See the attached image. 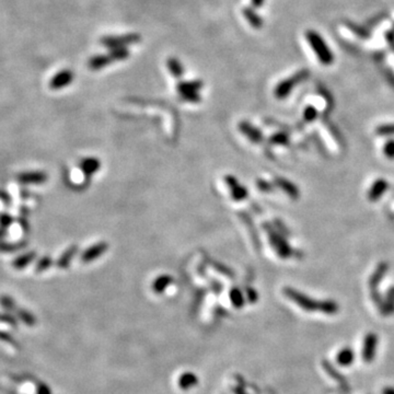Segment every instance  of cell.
Here are the masks:
<instances>
[{
    "instance_id": "obj_30",
    "label": "cell",
    "mask_w": 394,
    "mask_h": 394,
    "mask_svg": "<svg viewBox=\"0 0 394 394\" xmlns=\"http://www.w3.org/2000/svg\"><path fill=\"white\" fill-rule=\"evenodd\" d=\"M231 300L233 302V305L235 307H238V308H241L242 305H243V302H244V300H243L242 294L238 290H234V291L231 292Z\"/></svg>"
},
{
    "instance_id": "obj_11",
    "label": "cell",
    "mask_w": 394,
    "mask_h": 394,
    "mask_svg": "<svg viewBox=\"0 0 394 394\" xmlns=\"http://www.w3.org/2000/svg\"><path fill=\"white\" fill-rule=\"evenodd\" d=\"M28 243L25 241H18V242H7L0 241V253H13L18 252L20 250L26 248Z\"/></svg>"
},
{
    "instance_id": "obj_37",
    "label": "cell",
    "mask_w": 394,
    "mask_h": 394,
    "mask_svg": "<svg viewBox=\"0 0 394 394\" xmlns=\"http://www.w3.org/2000/svg\"><path fill=\"white\" fill-rule=\"evenodd\" d=\"M7 235H8V229L0 227V241H3Z\"/></svg>"
},
{
    "instance_id": "obj_36",
    "label": "cell",
    "mask_w": 394,
    "mask_h": 394,
    "mask_svg": "<svg viewBox=\"0 0 394 394\" xmlns=\"http://www.w3.org/2000/svg\"><path fill=\"white\" fill-rule=\"evenodd\" d=\"M274 140H276V142H277V143H285L286 140H287V138H286L285 135L278 134V135H276L274 137Z\"/></svg>"
},
{
    "instance_id": "obj_14",
    "label": "cell",
    "mask_w": 394,
    "mask_h": 394,
    "mask_svg": "<svg viewBox=\"0 0 394 394\" xmlns=\"http://www.w3.org/2000/svg\"><path fill=\"white\" fill-rule=\"evenodd\" d=\"M354 359H355V354L352 351V348H343V350L339 351L336 357L338 365L343 367L352 365L354 363Z\"/></svg>"
},
{
    "instance_id": "obj_6",
    "label": "cell",
    "mask_w": 394,
    "mask_h": 394,
    "mask_svg": "<svg viewBox=\"0 0 394 394\" xmlns=\"http://www.w3.org/2000/svg\"><path fill=\"white\" fill-rule=\"evenodd\" d=\"M35 259H36V252L30 251V252H26V253L19 255V256H17V258L13 259L11 265L13 268H16V269H23L26 266H29Z\"/></svg>"
},
{
    "instance_id": "obj_20",
    "label": "cell",
    "mask_w": 394,
    "mask_h": 394,
    "mask_svg": "<svg viewBox=\"0 0 394 394\" xmlns=\"http://www.w3.org/2000/svg\"><path fill=\"white\" fill-rule=\"evenodd\" d=\"M75 252H76V248H70L68 249L67 251H66L61 258H59L58 262H57V266L61 267V268H66L68 265L69 263L71 261V259L74 258L75 255Z\"/></svg>"
},
{
    "instance_id": "obj_27",
    "label": "cell",
    "mask_w": 394,
    "mask_h": 394,
    "mask_svg": "<svg viewBox=\"0 0 394 394\" xmlns=\"http://www.w3.org/2000/svg\"><path fill=\"white\" fill-rule=\"evenodd\" d=\"M376 133L380 136H391L394 135V124H384L377 128Z\"/></svg>"
},
{
    "instance_id": "obj_18",
    "label": "cell",
    "mask_w": 394,
    "mask_h": 394,
    "mask_svg": "<svg viewBox=\"0 0 394 394\" xmlns=\"http://www.w3.org/2000/svg\"><path fill=\"white\" fill-rule=\"evenodd\" d=\"M277 182L279 184V186L285 190V192L292 197V199H297V197H299V189L296 187L292 183L288 182L284 179H277Z\"/></svg>"
},
{
    "instance_id": "obj_19",
    "label": "cell",
    "mask_w": 394,
    "mask_h": 394,
    "mask_svg": "<svg viewBox=\"0 0 394 394\" xmlns=\"http://www.w3.org/2000/svg\"><path fill=\"white\" fill-rule=\"evenodd\" d=\"M105 249H107V245L104 247V244H98L96 247L91 248L89 251L84 252V254L82 256V261L87 262V261H91V260L97 258V256L100 255V253H102Z\"/></svg>"
},
{
    "instance_id": "obj_31",
    "label": "cell",
    "mask_w": 394,
    "mask_h": 394,
    "mask_svg": "<svg viewBox=\"0 0 394 394\" xmlns=\"http://www.w3.org/2000/svg\"><path fill=\"white\" fill-rule=\"evenodd\" d=\"M0 201H2L6 206H11L12 205V197L11 195L7 192L5 189L0 188Z\"/></svg>"
},
{
    "instance_id": "obj_3",
    "label": "cell",
    "mask_w": 394,
    "mask_h": 394,
    "mask_svg": "<svg viewBox=\"0 0 394 394\" xmlns=\"http://www.w3.org/2000/svg\"><path fill=\"white\" fill-rule=\"evenodd\" d=\"M310 76V71L309 69H301L296 72L292 76L282 80L277 84V87L275 89V95L277 98H286L289 94L291 93V91L297 84H300Z\"/></svg>"
},
{
    "instance_id": "obj_10",
    "label": "cell",
    "mask_w": 394,
    "mask_h": 394,
    "mask_svg": "<svg viewBox=\"0 0 394 394\" xmlns=\"http://www.w3.org/2000/svg\"><path fill=\"white\" fill-rule=\"evenodd\" d=\"M243 15H244L247 21L250 23V25L254 29H261L263 25V20L262 18L256 13V11L253 8H244L243 9Z\"/></svg>"
},
{
    "instance_id": "obj_16",
    "label": "cell",
    "mask_w": 394,
    "mask_h": 394,
    "mask_svg": "<svg viewBox=\"0 0 394 394\" xmlns=\"http://www.w3.org/2000/svg\"><path fill=\"white\" fill-rule=\"evenodd\" d=\"M71 79H72V76H71L70 72H68V71L62 72V74H59L54 79V80H53L52 87L54 89L63 88V87H65V85H67L69 82H71Z\"/></svg>"
},
{
    "instance_id": "obj_24",
    "label": "cell",
    "mask_w": 394,
    "mask_h": 394,
    "mask_svg": "<svg viewBox=\"0 0 394 394\" xmlns=\"http://www.w3.org/2000/svg\"><path fill=\"white\" fill-rule=\"evenodd\" d=\"M0 322L9 324L12 327H18V318L8 311L0 313Z\"/></svg>"
},
{
    "instance_id": "obj_29",
    "label": "cell",
    "mask_w": 394,
    "mask_h": 394,
    "mask_svg": "<svg viewBox=\"0 0 394 394\" xmlns=\"http://www.w3.org/2000/svg\"><path fill=\"white\" fill-rule=\"evenodd\" d=\"M317 115H318V111H317V109L313 108V107H308V108L305 110V114H304V116H305V120H306L307 122H311V121H313L314 118L317 117Z\"/></svg>"
},
{
    "instance_id": "obj_13",
    "label": "cell",
    "mask_w": 394,
    "mask_h": 394,
    "mask_svg": "<svg viewBox=\"0 0 394 394\" xmlns=\"http://www.w3.org/2000/svg\"><path fill=\"white\" fill-rule=\"evenodd\" d=\"M16 317L28 326H34L36 324L35 315L31 313L29 310H26V309L18 308L16 310Z\"/></svg>"
},
{
    "instance_id": "obj_21",
    "label": "cell",
    "mask_w": 394,
    "mask_h": 394,
    "mask_svg": "<svg viewBox=\"0 0 394 394\" xmlns=\"http://www.w3.org/2000/svg\"><path fill=\"white\" fill-rule=\"evenodd\" d=\"M241 129L243 130V133L247 134L250 138H251V139H252L253 141H259V140L261 139V134H260V131H259L258 129H256V128H254L253 126H251V125H250V124H248V123H242V125H241Z\"/></svg>"
},
{
    "instance_id": "obj_33",
    "label": "cell",
    "mask_w": 394,
    "mask_h": 394,
    "mask_svg": "<svg viewBox=\"0 0 394 394\" xmlns=\"http://www.w3.org/2000/svg\"><path fill=\"white\" fill-rule=\"evenodd\" d=\"M0 339H3V340H5V341H7V343H10V344L15 345V346H18L17 343H16L15 338H13L9 333H6V332H4V331H0Z\"/></svg>"
},
{
    "instance_id": "obj_39",
    "label": "cell",
    "mask_w": 394,
    "mask_h": 394,
    "mask_svg": "<svg viewBox=\"0 0 394 394\" xmlns=\"http://www.w3.org/2000/svg\"><path fill=\"white\" fill-rule=\"evenodd\" d=\"M382 394H394V387H385L382 391Z\"/></svg>"
},
{
    "instance_id": "obj_38",
    "label": "cell",
    "mask_w": 394,
    "mask_h": 394,
    "mask_svg": "<svg viewBox=\"0 0 394 394\" xmlns=\"http://www.w3.org/2000/svg\"><path fill=\"white\" fill-rule=\"evenodd\" d=\"M265 0H252V6L254 8H260L263 5H264Z\"/></svg>"
},
{
    "instance_id": "obj_17",
    "label": "cell",
    "mask_w": 394,
    "mask_h": 394,
    "mask_svg": "<svg viewBox=\"0 0 394 394\" xmlns=\"http://www.w3.org/2000/svg\"><path fill=\"white\" fill-rule=\"evenodd\" d=\"M0 306L5 311L8 312H16L18 309L15 299H13L9 294H2L0 296Z\"/></svg>"
},
{
    "instance_id": "obj_26",
    "label": "cell",
    "mask_w": 394,
    "mask_h": 394,
    "mask_svg": "<svg viewBox=\"0 0 394 394\" xmlns=\"http://www.w3.org/2000/svg\"><path fill=\"white\" fill-rule=\"evenodd\" d=\"M52 264H53V260L50 258V256H43V258L39 259L36 263L35 272L42 273L45 271V269H47Z\"/></svg>"
},
{
    "instance_id": "obj_7",
    "label": "cell",
    "mask_w": 394,
    "mask_h": 394,
    "mask_svg": "<svg viewBox=\"0 0 394 394\" xmlns=\"http://www.w3.org/2000/svg\"><path fill=\"white\" fill-rule=\"evenodd\" d=\"M271 239L274 243L275 249L277 250V252L281 258H288V256L291 255V249L287 244V242L285 240H282L279 235L271 233Z\"/></svg>"
},
{
    "instance_id": "obj_15",
    "label": "cell",
    "mask_w": 394,
    "mask_h": 394,
    "mask_svg": "<svg viewBox=\"0 0 394 394\" xmlns=\"http://www.w3.org/2000/svg\"><path fill=\"white\" fill-rule=\"evenodd\" d=\"M386 271H387V265L384 264V263L379 265L377 271L374 272V274L371 276V279H370V287H371L372 290H374V288H376L380 284V281H381V279H382Z\"/></svg>"
},
{
    "instance_id": "obj_4",
    "label": "cell",
    "mask_w": 394,
    "mask_h": 394,
    "mask_svg": "<svg viewBox=\"0 0 394 394\" xmlns=\"http://www.w3.org/2000/svg\"><path fill=\"white\" fill-rule=\"evenodd\" d=\"M16 179L23 185H29V184L38 185V184H43L47 181V174L43 171H24V172L17 174Z\"/></svg>"
},
{
    "instance_id": "obj_9",
    "label": "cell",
    "mask_w": 394,
    "mask_h": 394,
    "mask_svg": "<svg viewBox=\"0 0 394 394\" xmlns=\"http://www.w3.org/2000/svg\"><path fill=\"white\" fill-rule=\"evenodd\" d=\"M386 188H387V182L386 181H384L382 179L376 181L373 183V185L371 186V188L369 190L368 199H369L371 202L380 199L381 195L384 193V190H386Z\"/></svg>"
},
{
    "instance_id": "obj_12",
    "label": "cell",
    "mask_w": 394,
    "mask_h": 394,
    "mask_svg": "<svg viewBox=\"0 0 394 394\" xmlns=\"http://www.w3.org/2000/svg\"><path fill=\"white\" fill-rule=\"evenodd\" d=\"M197 382H199V379H197L196 374H194L193 372L183 373L179 379V385L182 390L192 389V387L197 384Z\"/></svg>"
},
{
    "instance_id": "obj_34",
    "label": "cell",
    "mask_w": 394,
    "mask_h": 394,
    "mask_svg": "<svg viewBox=\"0 0 394 394\" xmlns=\"http://www.w3.org/2000/svg\"><path fill=\"white\" fill-rule=\"evenodd\" d=\"M168 284H169V280H166V277L160 279V280H158L155 285V290L160 292L163 290V288L166 287Z\"/></svg>"
},
{
    "instance_id": "obj_28",
    "label": "cell",
    "mask_w": 394,
    "mask_h": 394,
    "mask_svg": "<svg viewBox=\"0 0 394 394\" xmlns=\"http://www.w3.org/2000/svg\"><path fill=\"white\" fill-rule=\"evenodd\" d=\"M13 221H15V219H13V217L11 215L7 213L0 214V227L8 229L12 225Z\"/></svg>"
},
{
    "instance_id": "obj_5",
    "label": "cell",
    "mask_w": 394,
    "mask_h": 394,
    "mask_svg": "<svg viewBox=\"0 0 394 394\" xmlns=\"http://www.w3.org/2000/svg\"><path fill=\"white\" fill-rule=\"evenodd\" d=\"M378 346V336L374 333L367 334L363 347V358L365 363H371L376 356Z\"/></svg>"
},
{
    "instance_id": "obj_25",
    "label": "cell",
    "mask_w": 394,
    "mask_h": 394,
    "mask_svg": "<svg viewBox=\"0 0 394 394\" xmlns=\"http://www.w3.org/2000/svg\"><path fill=\"white\" fill-rule=\"evenodd\" d=\"M110 58L105 57V56H95L91 59L90 62V67L93 69H100L103 68L104 66L109 65Z\"/></svg>"
},
{
    "instance_id": "obj_23",
    "label": "cell",
    "mask_w": 394,
    "mask_h": 394,
    "mask_svg": "<svg viewBox=\"0 0 394 394\" xmlns=\"http://www.w3.org/2000/svg\"><path fill=\"white\" fill-rule=\"evenodd\" d=\"M168 66H169L170 72L173 76H175V77L182 76V74H183V66H182V64L179 61H177V59H175V58L169 59Z\"/></svg>"
},
{
    "instance_id": "obj_1",
    "label": "cell",
    "mask_w": 394,
    "mask_h": 394,
    "mask_svg": "<svg viewBox=\"0 0 394 394\" xmlns=\"http://www.w3.org/2000/svg\"><path fill=\"white\" fill-rule=\"evenodd\" d=\"M284 293L286 294V297L288 299H290L296 305H298L301 309H304V310L309 312L319 311L326 314H335L339 310V307L335 301L314 300L300 291L294 290L293 288L286 287L284 289Z\"/></svg>"
},
{
    "instance_id": "obj_2",
    "label": "cell",
    "mask_w": 394,
    "mask_h": 394,
    "mask_svg": "<svg viewBox=\"0 0 394 394\" xmlns=\"http://www.w3.org/2000/svg\"><path fill=\"white\" fill-rule=\"evenodd\" d=\"M306 38L312 48L314 55L318 57L319 62L324 66H330L334 63V54L324 41V38L320 35V33L313 30L306 32Z\"/></svg>"
},
{
    "instance_id": "obj_22",
    "label": "cell",
    "mask_w": 394,
    "mask_h": 394,
    "mask_svg": "<svg viewBox=\"0 0 394 394\" xmlns=\"http://www.w3.org/2000/svg\"><path fill=\"white\" fill-rule=\"evenodd\" d=\"M394 311V288H391V290L387 292L385 302L382 307L383 314H390Z\"/></svg>"
},
{
    "instance_id": "obj_8",
    "label": "cell",
    "mask_w": 394,
    "mask_h": 394,
    "mask_svg": "<svg viewBox=\"0 0 394 394\" xmlns=\"http://www.w3.org/2000/svg\"><path fill=\"white\" fill-rule=\"evenodd\" d=\"M138 39H139V37L136 36V35H129V36L117 37V38L108 37V38H104L102 42L104 43V45H108V46H111V47L115 48V47H122V46L125 45L126 43L137 42Z\"/></svg>"
},
{
    "instance_id": "obj_32",
    "label": "cell",
    "mask_w": 394,
    "mask_h": 394,
    "mask_svg": "<svg viewBox=\"0 0 394 394\" xmlns=\"http://www.w3.org/2000/svg\"><path fill=\"white\" fill-rule=\"evenodd\" d=\"M384 155L389 158V159H394V141L391 140L384 144Z\"/></svg>"
},
{
    "instance_id": "obj_35",
    "label": "cell",
    "mask_w": 394,
    "mask_h": 394,
    "mask_svg": "<svg viewBox=\"0 0 394 394\" xmlns=\"http://www.w3.org/2000/svg\"><path fill=\"white\" fill-rule=\"evenodd\" d=\"M37 394H52V392H51V389H50V387L47 386V385H46L45 383H41V384H38V386H37Z\"/></svg>"
}]
</instances>
